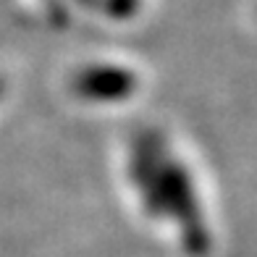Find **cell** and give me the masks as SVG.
Returning <instances> with one entry per match:
<instances>
[{"mask_svg":"<svg viewBox=\"0 0 257 257\" xmlns=\"http://www.w3.org/2000/svg\"><path fill=\"white\" fill-rule=\"evenodd\" d=\"M79 92L92 100H123L134 89V76L123 68H89L79 79Z\"/></svg>","mask_w":257,"mask_h":257,"instance_id":"6da1fadb","label":"cell"}]
</instances>
